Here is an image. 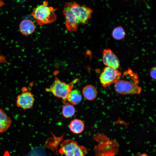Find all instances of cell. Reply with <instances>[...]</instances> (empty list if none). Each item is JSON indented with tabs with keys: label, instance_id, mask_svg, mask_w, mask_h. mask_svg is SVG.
Segmentation results:
<instances>
[{
	"label": "cell",
	"instance_id": "6da1fadb",
	"mask_svg": "<svg viewBox=\"0 0 156 156\" xmlns=\"http://www.w3.org/2000/svg\"><path fill=\"white\" fill-rule=\"evenodd\" d=\"M57 8L48 5L47 1H44L32 11L31 14L37 23L40 26L54 22L57 19L55 11Z\"/></svg>",
	"mask_w": 156,
	"mask_h": 156
},
{
	"label": "cell",
	"instance_id": "7a4b0ae2",
	"mask_svg": "<svg viewBox=\"0 0 156 156\" xmlns=\"http://www.w3.org/2000/svg\"><path fill=\"white\" fill-rule=\"evenodd\" d=\"M98 144L94 148L96 156L105 153L113 152L118 154V144L114 140H110L103 133H97L94 137Z\"/></svg>",
	"mask_w": 156,
	"mask_h": 156
},
{
	"label": "cell",
	"instance_id": "3957f363",
	"mask_svg": "<svg viewBox=\"0 0 156 156\" xmlns=\"http://www.w3.org/2000/svg\"><path fill=\"white\" fill-rule=\"evenodd\" d=\"M77 80L74 81L72 83H67L55 77L52 85L45 90L55 96L62 99L63 102L65 103L68 95L72 90L74 83L76 82Z\"/></svg>",
	"mask_w": 156,
	"mask_h": 156
},
{
	"label": "cell",
	"instance_id": "277c9868",
	"mask_svg": "<svg viewBox=\"0 0 156 156\" xmlns=\"http://www.w3.org/2000/svg\"><path fill=\"white\" fill-rule=\"evenodd\" d=\"M59 152L66 156H85L88 153L86 148L79 145L71 139L64 140L61 144Z\"/></svg>",
	"mask_w": 156,
	"mask_h": 156
},
{
	"label": "cell",
	"instance_id": "5b68a950",
	"mask_svg": "<svg viewBox=\"0 0 156 156\" xmlns=\"http://www.w3.org/2000/svg\"><path fill=\"white\" fill-rule=\"evenodd\" d=\"M139 80L131 81L120 79L114 84V89L118 93L123 95L139 94L142 88L138 85Z\"/></svg>",
	"mask_w": 156,
	"mask_h": 156
},
{
	"label": "cell",
	"instance_id": "8992f818",
	"mask_svg": "<svg viewBox=\"0 0 156 156\" xmlns=\"http://www.w3.org/2000/svg\"><path fill=\"white\" fill-rule=\"evenodd\" d=\"M68 4L79 24L82 25L87 24L91 18L92 10L86 5H80L75 1L68 2Z\"/></svg>",
	"mask_w": 156,
	"mask_h": 156
},
{
	"label": "cell",
	"instance_id": "52a82bcc",
	"mask_svg": "<svg viewBox=\"0 0 156 156\" xmlns=\"http://www.w3.org/2000/svg\"><path fill=\"white\" fill-rule=\"evenodd\" d=\"M121 72L118 69L106 67L100 74L99 79L102 86L105 88L110 85L115 84L120 78Z\"/></svg>",
	"mask_w": 156,
	"mask_h": 156
},
{
	"label": "cell",
	"instance_id": "ba28073f",
	"mask_svg": "<svg viewBox=\"0 0 156 156\" xmlns=\"http://www.w3.org/2000/svg\"><path fill=\"white\" fill-rule=\"evenodd\" d=\"M63 12L65 16V25L67 29L71 32L77 31L79 24L70 8L68 2H66L65 4Z\"/></svg>",
	"mask_w": 156,
	"mask_h": 156
},
{
	"label": "cell",
	"instance_id": "9c48e42d",
	"mask_svg": "<svg viewBox=\"0 0 156 156\" xmlns=\"http://www.w3.org/2000/svg\"><path fill=\"white\" fill-rule=\"evenodd\" d=\"M35 101L34 96L29 91H25L18 95L16 99V105L23 110L32 108Z\"/></svg>",
	"mask_w": 156,
	"mask_h": 156
},
{
	"label": "cell",
	"instance_id": "30bf717a",
	"mask_svg": "<svg viewBox=\"0 0 156 156\" xmlns=\"http://www.w3.org/2000/svg\"><path fill=\"white\" fill-rule=\"evenodd\" d=\"M102 60L103 64L107 67L116 69H118L120 68V63L118 59L109 49L103 50Z\"/></svg>",
	"mask_w": 156,
	"mask_h": 156
},
{
	"label": "cell",
	"instance_id": "8fae6325",
	"mask_svg": "<svg viewBox=\"0 0 156 156\" xmlns=\"http://www.w3.org/2000/svg\"><path fill=\"white\" fill-rule=\"evenodd\" d=\"M19 29L21 34L24 36H29L32 34L36 29V26L31 20L25 19L20 23Z\"/></svg>",
	"mask_w": 156,
	"mask_h": 156
},
{
	"label": "cell",
	"instance_id": "7c38bea8",
	"mask_svg": "<svg viewBox=\"0 0 156 156\" xmlns=\"http://www.w3.org/2000/svg\"><path fill=\"white\" fill-rule=\"evenodd\" d=\"M11 123L10 118L3 109L0 108V133L7 131L10 127Z\"/></svg>",
	"mask_w": 156,
	"mask_h": 156
},
{
	"label": "cell",
	"instance_id": "4fadbf2b",
	"mask_svg": "<svg viewBox=\"0 0 156 156\" xmlns=\"http://www.w3.org/2000/svg\"><path fill=\"white\" fill-rule=\"evenodd\" d=\"M82 93L86 99L88 101H92L96 97L97 91L94 86L91 85H88L83 88Z\"/></svg>",
	"mask_w": 156,
	"mask_h": 156
},
{
	"label": "cell",
	"instance_id": "5bb4252c",
	"mask_svg": "<svg viewBox=\"0 0 156 156\" xmlns=\"http://www.w3.org/2000/svg\"><path fill=\"white\" fill-rule=\"evenodd\" d=\"M82 99V95L79 91L75 89L69 92L67 97L66 101L73 105H76L80 103Z\"/></svg>",
	"mask_w": 156,
	"mask_h": 156
},
{
	"label": "cell",
	"instance_id": "9a60e30c",
	"mask_svg": "<svg viewBox=\"0 0 156 156\" xmlns=\"http://www.w3.org/2000/svg\"><path fill=\"white\" fill-rule=\"evenodd\" d=\"M69 126L70 130L72 132L75 134H79L83 130L84 125L81 120L75 119L70 122Z\"/></svg>",
	"mask_w": 156,
	"mask_h": 156
},
{
	"label": "cell",
	"instance_id": "2e32d148",
	"mask_svg": "<svg viewBox=\"0 0 156 156\" xmlns=\"http://www.w3.org/2000/svg\"><path fill=\"white\" fill-rule=\"evenodd\" d=\"M75 112V109L73 105L67 103L62 109V113L63 116L66 118L72 117Z\"/></svg>",
	"mask_w": 156,
	"mask_h": 156
},
{
	"label": "cell",
	"instance_id": "e0dca14e",
	"mask_svg": "<svg viewBox=\"0 0 156 156\" xmlns=\"http://www.w3.org/2000/svg\"><path fill=\"white\" fill-rule=\"evenodd\" d=\"M125 36V33L123 28L121 27H115L112 32V36L115 39L120 40L123 39Z\"/></svg>",
	"mask_w": 156,
	"mask_h": 156
},
{
	"label": "cell",
	"instance_id": "ac0fdd59",
	"mask_svg": "<svg viewBox=\"0 0 156 156\" xmlns=\"http://www.w3.org/2000/svg\"><path fill=\"white\" fill-rule=\"evenodd\" d=\"M156 66L152 68L150 71V75L151 77L153 79L156 80Z\"/></svg>",
	"mask_w": 156,
	"mask_h": 156
},
{
	"label": "cell",
	"instance_id": "d6986e66",
	"mask_svg": "<svg viewBox=\"0 0 156 156\" xmlns=\"http://www.w3.org/2000/svg\"><path fill=\"white\" fill-rule=\"evenodd\" d=\"M117 154L114 152H110L101 155L99 156H114Z\"/></svg>",
	"mask_w": 156,
	"mask_h": 156
},
{
	"label": "cell",
	"instance_id": "ffe728a7",
	"mask_svg": "<svg viewBox=\"0 0 156 156\" xmlns=\"http://www.w3.org/2000/svg\"><path fill=\"white\" fill-rule=\"evenodd\" d=\"M3 156H11L10 154L9 151H6L4 153Z\"/></svg>",
	"mask_w": 156,
	"mask_h": 156
},
{
	"label": "cell",
	"instance_id": "44dd1931",
	"mask_svg": "<svg viewBox=\"0 0 156 156\" xmlns=\"http://www.w3.org/2000/svg\"><path fill=\"white\" fill-rule=\"evenodd\" d=\"M135 156H150L148 155L146 153H142L141 154H138Z\"/></svg>",
	"mask_w": 156,
	"mask_h": 156
}]
</instances>
